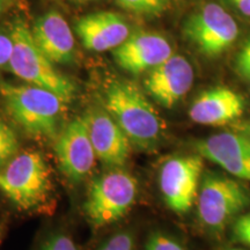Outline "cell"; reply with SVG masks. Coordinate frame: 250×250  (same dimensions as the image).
<instances>
[{
	"instance_id": "7402d4cb",
	"label": "cell",
	"mask_w": 250,
	"mask_h": 250,
	"mask_svg": "<svg viewBox=\"0 0 250 250\" xmlns=\"http://www.w3.org/2000/svg\"><path fill=\"white\" fill-rule=\"evenodd\" d=\"M233 229L236 239L250 247V212L237 219Z\"/></svg>"
},
{
	"instance_id": "277c9868",
	"label": "cell",
	"mask_w": 250,
	"mask_h": 250,
	"mask_svg": "<svg viewBox=\"0 0 250 250\" xmlns=\"http://www.w3.org/2000/svg\"><path fill=\"white\" fill-rule=\"evenodd\" d=\"M50 189L49 167L39 152L18 153L0 169V191L22 210L43 204Z\"/></svg>"
},
{
	"instance_id": "8992f818",
	"label": "cell",
	"mask_w": 250,
	"mask_h": 250,
	"mask_svg": "<svg viewBox=\"0 0 250 250\" xmlns=\"http://www.w3.org/2000/svg\"><path fill=\"white\" fill-rule=\"evenodd\" d=\"M183 30L187 39L206 57L224 54L239 36V27L232 15L214 2L190 15Z\"/></svg>"
},
{
	"instance_id": "d6986e66",
	"label": "cell",
	"mask_w": 250,
	"mask_h": 250,
	"mask_svg": "<svg viewBox=\"0 0 250 250\" xmlns=\"http://www.w3.org/2000/svg\"><path fill=\"white\" fill-rule=\"evenodd\" d=\"M146 250H186L183 246L173 237H169L165 234L155 233L149 236L146 243Z\"/></svg>"
},
{
	"instance_id": "f1b7e54d",
	"label": "cell",
	"mask_w": 250,
	"mask_h": 250,
	"mask_svg": "<svg viewBox=\"0 0 250 250\" xmlns=\"http://www.w3.org/2000/svg\"><path fill=\"white\" fill-rule=\"evenodd\" d=\"M0 242H1V240H0Z\"/></svg>"
},
{
	"instance_id": "5b68a950",
	"label": "cell",
	"mask_w": 250,
	"mask_h": 250,
	"mask_svg": "<svg viewBox=\"0 0 250 250\" xmlns=\"http://www.w3.org/2000/svg\"><path fill=\"white\" fill-rule=\"evenodd\" d=\"M138 195V183L130 173L111 170L90 184L83 210L95 227L107 226L123 218Z\"/></svg>"
},
{
	"instance_id": "2e32d148",
	"label": "cell",
	"mask_w": 250,
	"mask_h": 250,
	"mask_svg": "<svg viewBox=\"0 0 250 250\" xmlns=\"http://www.w3.org/2000/svg\"><path fill=\"white\" fill-rule=\"evenodd\" d=\"M245 99L228 87H214L203 92L190 107L192 122L208 126H221L236 121L245 112Z\"/></svg>"
},
{
	"instance_id": "484cf974",
	"label": "cell",
	"mask_w": 250,
	"mask_h": 250,
	"mask_svg": "<svg viewBox=\"0 0 250 250\" xmlns=\"http://www.w3.org/2000/svg\"><path fill=\"white\" fill-rule=\"evenodd\" d=\"M239 131L243 134H246V136L250 139V121H247L246 123H243L241 126L239 127Z\"/></svg>"
},
{
	"instance_id": "6da1fadb",
	"label": "cell",
	"mask_w": 250,
	"mask_h": 250,
	"mask_svg": "<svg viewBox=\"0 0 250 250\" xmlns=\"http://www.w3.org/2000/svg\"><path fill=\"white\" fill-rule=\"evenodd\" d=\"M104 104L134 147L152 149L160 143L162 120L136 83L112 81L105 89Z\"/></svg>"
},
{
	"instance_id": "3957f363",
	"label": "cell",
	"mask_w": 250,
	"mask_h": 250,
	"mask_svg": "<svg viewBox=\"0 0 250 250\" xmlns=\"http://www.w3.org/2000/svg\"><path fill=\"white\" fill-rule=\"evenodd\" d=\"M11 34L13 49L6 67L29 85L48 89L70 103L76 95V85L62 76L55 67L54 62L37 46L33 39L31 28L26 21H14Z\"/></svg>"
},
{
	"instance_id": "8fae6325",
	"label": "cell",
	"mask_w": 250,
	"mask_h": 250,
	"mask_svg": "<svg viewBox=\"0 0 250 250\" xmlns=\"http://www.w3.org/2000/svg\"><path fill=\"white\" fill-rule=\"evenodd\" d=\"M193 79L195 72L189 61L181 55H173L149 71L144 86L159 104L171 108L191 89Z\"/></svg>"
},
{
	"instance_id": "ac0fdd59",
	"label": "cell",
	"mask_w": 250,
	"mask_h": 250,
	"mask_svg": "<svg viewBox=\"0 0 250 250\" xmlns=\"http://www.w3.org/2000/svg\"><path fill=\"white\" fill-rule=\"evenodd\" d=\"M19 153V140L14 130L0 120V169Z\"/></svg>"
},
{
	"instance_id": "ba28073f",
	"label": "cell",
	"mask_w": 250,
	"mask_h": 250,
	"mask_svg": "<svg viewBox=\"0 0 250 250\" xmlns=\"http://www.w3.org/2000/svg\"><path fill=\"white\" fill-rule=\"evenodd\" d=\"M203 167V158L199 154L174 156L162 165L159 184L170 210L186 213L192 208L198 196Z\"/></svg>"
},
{
	"instance_id": "9c48e42d",
	"label": "cell",
	"mask_w": 250,
	"mask_h": 250,
	"mask_svg": "<svg viewBox=\"0 0 250 250\" xmlns=\"http://www.w3.org/2000/svg\"><path fill=\"white\" fill-rule=\"evenodd\" d=\"M54 142L58 165L67 179L79 182L90 173L96 154L86 116L72 120L62 127Z\"/></svg>"
},
{
	"instance_id": "603a6c76",
	"label": "cell",
	"mask_w": 250,
	"mask_h": 250,
	"mask_svg": "<svg viewBox=\"0 0 250 250\" xmlns=\"http://www.w3.org/2000/svg\"><path fill=\"white\" fill-rule=\"evenodd\" d=\"M12 49H13V40H12L11 29H0V67H4L8 64Z\"/></svg>"
},
{
	"instance_id": "d4e9b609",
	"label": "cell",
	"mask_w": 250,
	"mask_h": 250,
	"mask_svg": "<svg viewBox=\"0 0 250 250\" xmlns=\"http://www.w3.org/2000/svg\"><path fill=\"white\" fill-rule=\"evenodd\" d=\"M15 2H17V0H0V18L13 7Z\"/></svg>"
},
{
	"instance_id": "4fadbf2b",
	"label": "cell",
	"mask_w": 250,
	"mask_h": 250,
	"mask_svg": "<svg viewBox=\"0 0 250 250\" xmlns=\"http://www.w3.org/2000/svg\"><path fill=\"white\" fill-rule=\"evenodd\" d=\"M96 158L107 166L124 165L131 151V143L116 121L104 109H92L85 115Z\"/></svg>"
},
{
	"instance_id": "ffe728a7",
	"label": "cell",
	"mask_w": 250,
	"mask_h": 250,
	"mask_svg": "<svg viewBox=\"0 0 250 250\" xmlns=\"http://www.w3.org/2000/svg\"><path fill=\"white\" fill-rule=\"evenodd\" d=\"M98 250H136L133 236L127 232L117 233L103 243Z\"/></svg>"
},
{
	"instance_id": "30bf717a",
	"label": "cell",
	"mask_w": 250,
	"mask_h": 250,
	"mask_svg": "<svg viewBox=\"0 0 250 250\" xmlns=\"http://www.w3.org/2000/svg\"><path fill=\"white\" fill-rule=\"evenodd\" d=\"M112 56L124 71L140 74L167 61L173 56V48L161 34L137 31L127 37L123 44L112 50Z\"/></svg>"
},
{
	"instance_id": "44dd1931",
	"label": "cell",
	"mask_w": 250,
	"mask_h": 250,
	"mask_svg": "<svg viewBox=\"0 0 250 250\" xmlns=\"http://www.w3.org/2000/svg\"><path fill=\"white\" fill-rule=\"evenodd\" d=\"M41 250H78V248L70 236L58 234L46 240Z\"/></svg>"
},
{
	"instance_id": "e0dca14e",
	"label": "cell",
	"mask_w": 250,
	"mask_h": 250,
	"mask_svg": "<svg viewBox=\"0 0 250 250\" xmlns=\"http://www.w3.org/2000/svg\"><path fill=\"white\" fill-rule=\"evenodd\" d=\"M124 11L143 17H159L170 6V0H116Z\"/></svg>"
},
{
	"instance_id": "7a4b0ae2",
	"label": "cell",
	"mask_w": 250,
	"mask_h": 250,
	"mask_svg": "<svg viewBox=\"0 0 250 250\" xmlns=\"http://www.w3.org/2000/svg\"><path fill=\"white\" fill-rule=\"evenodd\" d=\"M0 95L9 116L30 136L55 140L61 132L67 103L55 93L33 85L14 86L0 81Z\"/></svg>"
},
{
	"instance_id": "5bb4252c",
	"label": "cell",
	"mask_w": 250,
	"mask_h": 250,
	"mask_svg": "<svg viewBox=\"0 0 250 250\" xmlns=\"http://www.w3.org/2000/svg\"><path fill=\"white\" fill-rule=\"evenodd\" d=\"M33 39L54 64H70L76 57V41L65 18L56 11L36 19L31 28Z\"/></svg>"
},
{
	"instance_id": "cb8c5ba5",
	"label": "cell",
	"mask_w": 250,
	"mask_h": 250,
	"mask_svg": "<svg viewBox=\"0 0 250 250\" xmlns=\"http://www.w3.org/2000/svg\"><path fill=\"white\" fill-rule=\"evenodd\" d=\"M236 71L245 79H250V40L236 57Z\"/></svg>"
},
{
	"instance_id": "4316f807",
	"label": "cell",
	"mask_w": 250,
	"mask_h": 250,
	"mask_svg": "<svg viewBox=\"0 0 250 250\" xmlns=\"http://www.w3.org/2000/svg\"><path fill=\"white\" fill-rule=\"evenodd\" d=\"M74 1H79V2H85V1H92V0H74Z\"/></svg>"
},
{
	"instance_id": "52a82bcc",
	"label": "cell",
	"mask_w": 250,
	"mask_h": 250,
	"mask_svg": "<svg viewBox=\"0 0 250 250\" xmlns=\"http://www.w3.org/2000/svg\"><path fill=\"white\" fill-rule=\"evenodd\" d=\"M248 203V193L236 181L219 175H208L197 196V212L205 227L219 230Z\"/></svg>"
},
{
	"instance_id": "9a60e30c",
	"label": "cell",
	"mask_w": 250,
	"mask_h": 250,
	"mask_svg": "<svg viewBox=\"0 0 250 250\" xmlns=\"http://www.w3.org/2000/svg\"><path fill=\"white\" fill-rule=\"evenodd\" d=\"M76 33L87 50L103 52L123 44L130 36V27L120 14L99 12L81 17L76 22Z\"/></svg>"
},
{
	"instance_id": "83f0119b",
	"label": "cell",
	"mask_w": 250,
	"mask_h": 250,
	"mask_svg": "<svg viewBox=\"0 0 250 250\" xmlns=\"http://www.w3.org/2000/svg\"><path fill=\"white\" fill-rule=\"evenodd\" d=\"M228 250H242V249H237V248H234V249H228Z\"/></svg>"
},
{
	"instance_id": "7c38bea8",
	"label": "cell",
	"mask_w": 250,
	"mask_h": 250,
	"mask_svg": "<svg viewBox=\"0 0 250 250\" xmlns=\"http://www.w3.org/2000/svg\"><path fill=\"white\" fill-rule=\"evenodd\" d=\"M202 158L233 176L250 182V139L242 132H221L196 143Z\"/></svg>"
}]
</instances>
